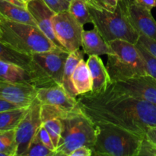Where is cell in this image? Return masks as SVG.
Here are the masks:
<instances>
[{"label": "cell", "mask_w": 156, "mask_h": 156, "mask_svg": "<svg viewBox=\"0 0 156 156\" xmlns=\"http://www.w3.org/2000/svg\"><path fill=\"white\" fill-rule=\"evenodd\" d=\"M77 100L93 123L113 125L143 137L148 128L156 126V105L119 92L110 84L104 91H90Z\"/></svg>", "instance_id": "1"}, {"label": "cell", "mask_w": 156, "mask_h": 156, "mask_svg": "<svg viewBox=\"0 0 156 156\" xmlns=\"http://www.w3.org/2000/svg\"><path fill=\"white\" fill-rule=\"evenodd\" d=\"M0 41L20 53L30 56L37 53L60 50L37 26L15 22L2 15H0Z\"/></svg>", "instance_id": "2"}, {"label": "cell", "mask_w": 156, "mask_h": 156, "mask_svg": "<svg viewBox=\"0 0 156 156\" xmlns=\"http://www.w3.org/2000/svg\"><path fill=\"white\" fill-rule=\"evenodd\" d=\"M94 124L96 137L92 147V155L138 156L144 137L113 125Z\"/></svg>", "instance_id": "3"}, {"label": "cell", "mask_w": 156, "mask_h": 156, "mask_svg": "<svg viewBox=\"0 0 156 156\" xmlns=\"http://www.w3.org/2000/svg\"><path fill=\"white\" fill-rule=\"evenodd\" d=\"M113 53L108 55L107 69L111 82L147 75L136 44L123 40L108 42Z\"/></svg>", "instance_id": "4"}, {"label": "cell", "mask_w": 156, "mask_h": 156, "mask_svg": "<svg viewBox=\"0 0 156 156\" xmlns=\"http://www.w3.org/2000/svg\"><path fill=\"white\" fill-rule=\"evenodd\" d=\"M88 6L91 24L105 41L108 43L115 40H123L133 44L138 43L140 34L131 24L126 14L127 8L120 0L114 12Z\"/></svg>", "instance_id": "5"}, {"label": "cell", "mask_w": 156, "mask_h": 156, "mask_svg": "<svg viewBox=\"0 0 156 156\" xmlns=\"http://www.w3.org/2000/svg\"><path fill=\"white\" fill-rule=\"evenodd\" d=\"M61 120L62 131L55 156H69L72 152L81 146L92 149L96 137L95 126L80 108Z\"/></svg>", "instance_id": "6"}, {"label": "cell", "mask_w": 156, "mask_h": 156, "mask_svg": "<svg viewBox=\"0 0 156 156\" xmlns=\"http://www.w3.org/2000/svg\"><path fill=\"white\" fill-rule=\"evenodd\" d=\"M68 51L54 50L31 55V84L36 88H50L62 85L64 67Z\"/></svg>", "instance_id": "7"}, {"label": "cell", "mask_w": 156, "mask_h": 156, "mask_svg": "<svg viewBox=\"0 0 156 156\" xmlns=\"http://www.w3.org/2000/svg\"><path fill=\"white\" fill-rule=\"evenodd\" d=\"M37 98L41 104L43 122L52 118L62 119L79 109L76 98L70 95L62 85L37 88Z\"/></svg>", "instance_id": "8"}, {"label": "cell", "mask_w": 156, "mask_h": 156, "mask_svg": "<svg viewBox=\"0 0 156 156\" xmlns=\"http://www.w3.org/2000/svg\"><path fill=\"white\" fill-rule=\"evenodd\" d=\"M52 22L56 37L69 53L80 49L84 26L69 10L55 14Z\"/></svg>", "instance_id": "9"}, {"label": "cell", "mask_w": 156, "mask_h": 156, "mask_svg": "<svg viewBox=\"0 0 156 156\" xmlns=\"http://www.w3.org/2000/svg\"><path fill=\"white\" fill-rule=\"evenodd\" d=\"M42 124L41 104L36 98L29 106L24 118L15 129L16 156H23L27 152L30 143L37 136Z\"/></svg>", "instance_id": "10"}, {"label": "cell", "mask_w": 156, "mask_h": 156, "mask_svg": "<svg viewBox=\"0 0 156 156\" xmlns=\"http://www.w3.org/2000/svg\"><path fill=\"white\" fill-rule=\"evenodd\" d=\"M116 91L156 105V79L149 75L110 83Z\"/></svg>", "instance_id": "11"}, {"label": "cell", "mask_w": 156, "mask_h": 156, "mask_svg": "<svg viewBox=\"0 0 156 156\" xmlns=\"http://www.w3.org/2000/svg\"><path fill=\"white\" fill-rule=\"evenodd\" d=\"M27 9L33 16L40 30L58 48L67 51L57 39L53 29L52 18L56 13L44 2V0H30L27 2Z\"/></svg>", "instance_id": "12"}, {"label": "cell", "mask_w": 156, "mask_h": 156, "mask_svg": "<svg viewBox=\"0 0 156 156\" xmlns=\"http://www.w3.org/2000/svg\"><path fill=\"white\" fill-rule=\"evenodd\" d=\"M37 88L24 82L0 81V99L21 107H28L37 98Z\"/></svg>", "instance_id": "13"}, {"label": "cell", "mask_w": 156, "mask_h": 156, "mask_svg": "<svg viewBox=\"0 0 156 156\" xmlns=\"http://www.w3.org/2000/svg\"><path fill=\"white\" fill-rule=\"evenodd\" d=\"M127 17L133 27L140 35H144L156 41V21L151 10L133 3L127 6Z\"/></svg>", "instance_id": "14"}, {"label": "cell", "mask_w": 156, "mask_h": 156, "mask_svg": "<svg viewBox=\"0 0 156 156\" xmlns=\"http://www.w3.org/2000/svg\"><path fill=\"white\" fill-rule=\"evenodd\" d=\"M82 47L84 53L88 56L93 55L108 56L113 53L108 43L105 41L95 27L92 30H84L82 33Z\"/></svg>", "instance_id": "15"}, {"label": "cell", "mask_w": 156, "mask_h": 156, "mask_svg": "<svg viewBox=\"0 0 156 156\" xmlns=\"http://www.w3.org/2000/svg\"><path fill=\"white\" fill-rule=\"evenodd\" d=\"M87 65L92 79L91 92L98 93L104 91L111 81L107 67L102 59L99 56H89L87 60Z\"/></svg>", "instance_id": "16"}, {"label": "cell", "mask_w": 156, "mask_h": 156, "mask_svg": "<svg viewBox=\"0 0 156 156\" xmlns=\"http://www.w3.org/2000/svg\"><path fill=\"white\" fill-rule=\"evenodd\" d=\"M0 15L15 22L36 25V21L27 8L11 4L4 0H0Z\"/></svg>", "instance_id": "17"}, {"label": "cell", "mask_w": 156, "mask_h": 156, "mask_svg": "<svg viewBox=\"0 0 156 156\" xmlns=\"http://www.w3.org/2000/svg\"><path fill=\"white\" fill-rule=\"evenodd\" d=\"M72 82L78 95L85 94L92 91V79L87 62L81 59L76 66L73 76Z\"/></svg>", "instance_id": "18"}, {"label": "cell", "mask_w": 156, "mask_h": 156, "mask_svg": "<svg viewBox=\"0 0 156 156\" xmlns=\"http://www.w3.org/2000/svg\"><path fill=\"white\" fill-rule=\"evenodd\" d=\"M84 54L85 53H84L83 50H80V49H78L75 51L69 53L66 61L65 67H64L62 85L65 88L66 91L74 98L77 97L78 94L76 93L74 86H73V82H72V76H73V73L81 59H84Z\"/></svg>", "instance_id": "19"}, {"label": "cell", "mask_w": 156, "mask_h": 156, "mask_svg": "<svg viewBox=\"0 0 156 156\" xmlns=\"http://www.w3.org/2000/svg\"><path fill=\"white\" fill-rule=\"evenodd\" d=\"M0 81L31 84V76L25 69L0 60Z\"/></svg>", "instance_id": "20"}, {"label": "cell", "mask_w": 156, "mask_h": 156, "mask_svg": "<svg viewBox=\"0 0 156 156\" xmlns=\"http://www.w3.org/2000/svg\"><path fill=\"white\" fill-rule=\"evenodd\" d=\"M0 60L18 65L30 72L31 56L20 53L2 41H0Z\"/></svg>", "instance_id": "21"}, {"label": "cell", "mask_w": 156, "mask_h": 156, "mask_svg": "<svg viewBox=\"0 0 156 156\" xmlns=\"http://www.w3.org/2000/svg\"><path fill=\"white\" fill-rule=\"evenodd\" d=\"M28 107H20L0 112V131L15 129L21 121Z\"/></svg>", "instance_id": "22"}, {"label": "cell", "mask_w": 156, "mask_h": 156, "mask_svg": "<svg viewBox=\"0 0 156 156\" xmlns=\"http://www.w3.org/2000/svg\"><path fill=\"white\" fill-rule=\"evenodd\" d=\"M68 10L82 26L91 23V15L85 0H71Z\"/></svg>", "instance_id": "23"}, {"label": "cell", "mask_w": 156, "mask_h": 156, "mask_svg": "<svg viewBox=\"0 0 156 156\" xmlns=\"http://www.w3.org/2000/svg\"><path fill=\"white\" fill-rule=\"evenodd\" d=\"M0 152L4 156H16L15 129L0 131Z\"/></svg>", "instance_id": "24"}, {"label": "cell", "mask_w": 156, "mask_h": 156, "mask_svg": "<svg viewBox=\"0 0 156 156\" xmlns=\"http://www.w3.org/2000/svg\"><path fill=\"white\" fill-rule=\"evenodd\" d=\"M43 126L50 134L55 148H57L60 140L62 131V120L59 118H52L43 122Z\"/></svg>", "instance_id": "25"}, {"label": "cell", "mask_w": 156, "mask_h": 156, "mask_svg": "<svg viewBox=\"0 0 156 156\" xmlns=\"http://www.w3.org/2000/svg\"><path fill=\"white\" fill-rule=\"evenodd\" d=\"M23 156H55V152L44 146L36 136Z\"/></svg>", "instance_id": "26"}, {"label": "cell", "mask_w": 156, "mask_h": 156, "mask_svg": "<svg viewBox=\"0 0 156 156\" xmlns=\"http://www.w3.org/2000/svg\"><path fill=\"white\" fill-rule=\"evenodd\" d=\"M136 47L144 60L146 73L156 79V57L140 43H137Z\"/></svg>", "instance_id": "27"}, {"label": "cell", "mask_w": 156, "mask_h": 156, "mask_svg": "<svg viewBox=\"0 0 156 156\" xmlns=\"http://www.w3.org/2000/svg\"><path fill=\"white\" fill-rule=\"evenodd\" d=\"M120 0H85L88 5L99 10H107L114 12Z\"/></svg>", "instance_id": "28"}, {"label": "cell", "mask_w": 156, "mask_h": 156, "mask_svg": "<svg viewBox=\"0 0 156 156\" xmlns=\"http://www.w3.org/2000/svg\"><path fill=\"white\" fill-rule=\"evenodd\" d=\"M138 156H156L155 143L145 136L140 145Z\"/></svg>", "instance_id": "29"}, {"label": "cell", "mask_w": 156, "mask_h": 156, "mask_svg": "<svg viewBox=\"0 0 156 156\" xmlns=\"http://www.w3.org/2000/svg\"><path fill=\"white\" fill-rule=\"evenodd\" d=\"M44 2L55 13L68 10L69 6V2L67 0H44Z\"/></svg>", "instance_id": "30"}, {"label": "cell", "mask_w": 156, "mask_h": 156, "mask_svg": "<svg viewBox=\"0 0 156 156\" xmlns=\"http://www.w3.org/2000/svg\"><path fill=\"white\" fill-rule=\"evenodd\" d=\"M37 136L38 137L40 141H41L44 146H46L47 148H49L50 150L54 151L55 152L56 148H55L54 145H53L51 137H50V134L47 132L46 128L43 126V124L41 125V126L40 127L39 130H38L37 132Z\"/></svg>", "instance_id": "31"}, {"label": "cell", "mask_w": 156, "mask_h": 156, "mask_svg": "<svg viewBox=\"0 0 156 156\" xmlns=\"http://www.w3.org/2000/svg\"><path fill=\"white\" fill-rule=\"evenodd\" d=\"M138 43L149 50L155 57H156V41L144 35H140Z\"/></svg>", "instance_id": "32"}, {"label": "cell", "mask_w": 156, "mask_h": 156, "mask_svg": "<svg viewBox=\"0 0 156 156\" xmlns=\"http://www.w3.org/2000/svg\"><path fill=\"white\" fill-rule=\"evenodd\" d=\"M92 149L86 146H81L71 152L69 156H91Z\"/></svg>", "instance_id": "33"}, {"label": "cell", "mask_w": 156, "mask_h": 156, "mask_svg": "<svg viewBox=\"0 0 156 156\" xmlns=\"http://www.w3.org/2000/svg\"><path fill=\"white\" fill-rule=\"evenodd\" d=\"M20 105H16V104L12 103L10 101H8L6 100H3V99H0V112L1 111H8V110L14 109V108H20Z\"/></svg>", "instance_id": "34"}, {"label": "cell", "mask_w": 156, "mask_h": 156, "mask_svg": "<svg viewBox=\"0 0 156 156\" xmlns=\"http://www.w3.org/2000/svg\"><path fill=\"white\" fill-rule=\"evenodd\" d=\"M135 3L151 11L153 8H156V0H136Z\"/></svg>", "instance_id": "35"}, {"label": "cell", "mask_w": 156, "mask_h": 156, "mask_svg": "<svg viewBox=\"0 0 156 156\" xmlns=\"http://www.w3.org/2000/svg\"><path fill=\"white\" fill-rule=\"evenodd\" d=\"M146 136L149 140H151L156 144V126H152V127L148 128Z\"/></svg>", "instance_id": "36"}, {"label": "cell", "mask_w": 156, "mask_h": 156, "mask_svg": "<svg viewBox=\"0 0 156 156\" xmlns=\"http://www.w3.org/2000/svg\"><path fill=\"white\" fill-rule=\"evenodd\" d=\"M4 1L11 3V4L21 6V7H24V8H27V2L23 1V0H4Z\"/></svg>", "instance_id": "37"}, {"label": "cell", "mask_w": 156, "mask_h": 156, "mask_svg": "<svg viewBox=\"0 0 156 156\" xmlns=\"http://www.w3.org/2000/svg\"><path fill=\"white\" fill-rule=\"evenodd\" d=\"M136 0H120L122 3L124 5L125 7L127 8V6H129V5L133 4V3H135Z\"/></svg>", "instance_id": "38"}, {"label": "cell", "mask_w": 156, "mask_h": 156, "mask_svg": "<svg viewBox=\"0 0 156 156\" xmlns=\"http://www.w3.org/2000/svg\"><path fill=\"white\" fill-rule=\"evenodd\" d=\"M26 1H27V2H29V1H30V0H26Z\"/></svg>", "instance_id": "39"}, {"label": "cell", "mask_w": 156, "mask_h": 156, "mask_svg": "<svg viewBox=\"0 0 156 156\" xmlns=\"http://www.w3.org/2000/svg\"><path fill=\"white\" fill-rule=\"evenodd\" d=\"M23 1H24V2H27V1H26V0H23Z\"/></svg>", "instance_id": "40"}, {"label": "cell", "mask_w": 156, "mask_h": 156, "mask_svg": "<svg viewBox=\"0 0 156 156\" xmlns=\"http://www.w3.org/2000/svg\"><path fill=\"white\" fill-rule=\"evenodd\" d=\"M67 1H69V2H70V1H71V0H67Z\"/></svg>", "instance_id": "41"}]
</instances>
